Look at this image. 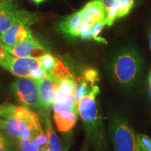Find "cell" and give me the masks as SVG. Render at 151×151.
Returning a JSON list of instances; mask_svg holds the SVG:
<instances>
[{
  "label": "cell",
  "mask_w": 151,
  "mask_h": 151,
  "mask_svg": "<svg viewBox=\"0 0 151 151\" xmlns=\"http://www.w3.org/2000/svg\"><path fill=\"white\" fill-rule=\"evenodd\" d=\"M109 127L114 151H140L137 134L123 117L119 115L111 116Z\"/></svg>",
  "instance_id": "277c9868"
},
{
  "label": "cell",
  "mask_w": 151,
  "mask_h": 151,
  "mask_svg": "<svg viewBox=\"0 0 151 151\" xmlns=\"http://www.w3.org/2000/svg\"><path fill=\"white\" fill-rule=\"evenodd\" d=\"M0 65L17 77H32L41 67L39 58L16 57L8 53L0 61Z\"/></svg>",
  "instance_id": "52a82bcc"
},
{
  "label": "cell",
  "mask_w": 151,
  "mask_h": 151,
  "mask_svg": "<svg viewBox=\"0 0 151 151\" xmlns=\"http://www.w3.org/2000/svg\"><path fill=\"white\" fill-rule=\"evenodd\" d=\"M4 120L0 118V129H4Z\"/></svg>",
  "instance_id": "d4e9b609"
},
{
  "label": "cell",
  "mask_w": 151,
  "mask_h": 151,
  "mask_svg": "<svg viewBox=\"0 0 151 151\" xmlns=\"http://www.w3.org/2000/svg\"><path fill=\"white\" fill-rule=\"evenodd\" d=\"M39 118V116L36 113L32 118L29 119H22L11 116L4 120V129L9 137L15 138L17 140L20 139L25 128L30 122Z\"/></svg>",
  "instance_id": "7c38bea8"
},
{
  "label": "cell",
  "mask_w": 151,
  "mask_h": 151,
  "mask_svg": "<svg viewBox=\"0 0 151 151\" xmlns=\"http://www.w3.org/2000/svg\"><path fill=\"white\" fill-rule=\"evenodd\" d=\"M41 61V67H42L49 75L51 74L52 71L55 67L58 59L50 52L43 55L39 57Z\"/></svg>",
  "instance_id": "9a60e30c"
},
{
  "label": "cell",
  "mask_w": 151,
  "mask_h": 151,
  "mask_svg": "<svg viewBox=\"0 0 151 151\" xmlns=\"http://www.w3.org/2000/svg\"><path fill=\"white\" fill-rule=\"evenodd\" d=\"M149 84H150V92H151V71H150V77H149Z\"/></svg>",
  "instance_id": "83f0119b"
},
{
  "label": "cell",
  "mask_w": 151,
  "mask_h": 151,
  "mask_svg": "<svg viewBox=\"0 0 151 151\" xmlns=\"http://www.w3.org/2000/svg\"><path fill=\"white\" fill-rule=\"evenodd\" d=\"M34 2H35L37 4H41V2H43V1H44L45 0H32Z\"/></svg>",
  "instance_id": "484cf974"
},
{
  "label": "cell",
  "mask_w": 151,
  "mask_h": 151,
  "mask_svg": "<svg viewBox=\"0 0 151 151\" xmlns=\"http://www.w3.org/2000/svg\"><path fill=\"white\" fill-rule=\"evenodd\" d=\"M32 141L37 146L41 148L43 146H46L48 144V138L47 136L46 132H44L43 129L39 130L38 133L32 139Z\"/></svg>",
  "instance_id": "ac0fdd59"
},
{
  "label": "cell",
  "mask_w": 151,
  "mask_h": 151,
  "mask_svg": "<svg viewBox=\"0 0 151 151\" xmlns=\"http://www.w3.org/2000/svg\"><path fill=\"white\" fill-rule=\"evenodd\" d=\"M98 22L106 24V15L99 0H92L81 10L61 20L57 29L63 35L89 40L92 39V27Z\"/></svg>",
  "instance_id": "6da1fadb"
},
{
  "label": "cell",
  "mask_w": 151,
  "mask_h": 151,
  "mask_svg": "<svg viewBox=\"0 0 151 151\" xmlns=\"http://www.w3.org/2000/svg\"><path fill=\"white\" fill-rule=\"evenodd\" d=\"M48 76H49L48 73H47L42 67H40L38 70L35 71V73H34L33 76L31 77V78L36 79V80H39V79L46 78V77Z\"/></svg>",
  "instance_id": "7402d4cb"
},
{
  "label": "cell",
  "mask_w": 151,
  "mask_h": 151,
  "mask_svg": "<svg viewBox=\"0 0 151 151\" xmlns=\"http://www.w3.org/2000/svg\"><path fill=\"white\" fill-rule=\"evenodd\" d=\"M1 1H0V2H1Z\"/></svg>",
  "instance_id": "f546056e"
},
{
  "label": "cell",
  "mask_w": 151,
  "mask_h": 151,
  "mask_svg": "<svg viewBox=\"0 0 151 151\" xmlns=\"http://www.w3.org/2000/svg\"><path fill=\"white\" fill-rule=\"evenodd\" d=\"M149 46H150V49L151 51V31L150 32V35H149Z\"/></svg>",
  "instance_id": "4316f807"
},
{
  "label": "cell",
  "mask_w": 151,
  "mask_h": 151,
  "mask_svg": "<svg viewBox=\"0 0 151 151\" xmlns=\"http://www.w3.org/2000/svg\"><path fill=\"white\" fill-rule=\"evenodd\" d=\"M32 24L29 22H18L11 26L8 29L0 34L2 43L6 46H13L26 39L32 37L30 29Z\"/></svg>",
  "instance_id": "9c48e42d"
},
{
  "label": "cell",
  "mask_w": 151,
  "mask_h": 151,
  "mask_svg": "<svg viewBox=\"0 0 151 151\" xmlns=\"http://www.w3.org/2000/svg\"><path fill=\"white\" fill-rule=\"evenodd\" d=\"M0 151H17L14 143L1 132H0Z\"/></svg>",
  "instance_id": "d6986e66"
},
{
  "label": "cell",
  "mask_w": 151,
  "mask_h": 151,
  "mask_svg": "<svg viewBox=\"0 0 151 151\" xmlns=\"http://www.w3.org/2000/svg\"><path fill=\"white\" fill-rule=\"evenodd\" d=\"M18 144L20 151H40V148L35 144L32 139L23 141Z\"/></svg>",
  "instance_id": "ffe728a7"
},
{
  "label": "cell",
  "mask_w": 151,
  "mask_h": 151,
  "mask_svg": "<svg viewBox=\"0 0 151 151\" xmlns=\"http://www.w3.org/2000/svg\"><path fill=\"white\" fill-rule=\"evenodd\" d=\"M9 52L7 51V49L6 48L4 44H0V61L4 59V58L8 54Z\"/></svg>",
  "instance_id": "603a6c76"
},
{
  "label": "cell",
  "mask_w": 151,
  "mask_h": 151,
  "mask_svg": "<svg viewBox=\"0 0 151 151\" xmlns=\"http://www.w3.org/2000/svg\"><path fill=\"white\" fill-rule=\"evenodd\" d=\"M106 15V24L111 26L117 20L116 14L120 0H99Z\"/></svg>",
  "instance_id": "4fadbf2b"
},
{
  "label": "cell",
  "mask_w": 151,
  "mask_h": 151,
  "mask_svg": "<svg viewBox=\"0 0 151 151\" xmlns=\"http://www.w3.org/2000/svg\"><path fill=\"white\" fill-rule=\"evenodd\" d=\"M41 108L49 109L53 104L55 92V81L51 75L39 80H37Z\"/></svg>",
  "instance_id": "8fae6325"
},
{
  "label": "cell",
  "mask_w": 151,
  "mask_h": 151,
  "mask_svg": "<svg viewBox=\"0 0 151 151\" xmlns=\"http://www.w3.org/2000/svg\"><path fill=\"white\" fill-rule=\"evenodd\" d=\"M78 113L65 109L53 108V118L58 130L68 132L73 129L78 119Z\"/></svg>",
  "instance_id": "30bf717a"
},
{
  "label": "cell",
  "mask_w": 151,
  "mask_h": 151,
  "mask_svg": "<svg viewBox=\"0 0 151 151\" xmlns=\"http://www.w3.org/2000/svg\"><path fill=\"white\" fill-rule=\"evenodd\" d=\"M99 91V86L93 85L90 91L78 101V111L90 143L96 150L104 151L107 144L103 118L97 102Z\"/></svg>",
  "instance_id": "7a4b0ae2"
},
{
  "label": "cell",
  "mask_w": 151,
  "mask_h": 151,
  "mask_svg": "<svg viewBox=\"0 0 151 151\" xmlns=\"http://www.w3.org/2000/svg\"><path fill=\"white\" fill-rule=\"evenodd\" d=\"M0 44H4V43H2V41H1V37H0Z\"/></svg>",
  "instance_id": "f1b7e54d"
},
{
  "label": "cell",
  "mask_w": 151,
  "mask_h": 151,
  "mask_svg": "<svg viewBox=\"0 0 151 151\" xmlns=\"http://www.w3.org/2000/svg\"><path fill=\"white\" fill-rule=\"evenodd\" d=\"M9 54L16 57L39 58L49 52L48 49L34 37L26 39L13 46H6Z\"/></svg>",
  "instance_id": "ba28073f"
},
{
  "label": "cell",
  "mask_w": 151,
  "mask_h": 151,
  "mask_svg": "<svg viewBox=\"0 0 151 151\" xmlns=\"http://www.w3.org/2000/svg\"><path fill=\"white\" fill-rule=\"evenodd\" d=\"M143 70L140 53L133 48H124L113 56L108 66L112 80L122 88H130L137 83Z\"/></svg>",
  "instance_id": "3957f363"
},
{
  "label": "cell",
  "mask_w": 151,
  "mask_h": 151,
  "mask_svg": "<svg viewBox=\"0 0 151 151\" xmlns=\"http://www.w3.org/2000/svg\"><path fill=\"white\" fill-rule=\"evenodd\" d=\"M38 17L35 13L19 9L14 0H3L0 2V34L18 22H29L33 24Z\"/></svg>",
  "instance_id": "8992f818"
},
{
  "label": "cell",
  "mask_w": 151,
  "mask_h": 151,
  "mask_svg": "<svg viewBox=\"0 0 151 151\" xmlns=\"http://www.w3.org/2000/svg\"><path fill=\"white\" fill-rule=\"evenodd\" d=\"M83 78L91 84H96V83L99 81L98 72L94 69H86L84 71Z\"/></svg>",
  "instance_id": "44dd1931"
},
{
  "label": "cell",
  "mask_w": 151,
  "mask_h": 151,
  "mask_svg": "<svg viewBox=\"0 0 151 151\" xmlns=\"http://www.w3.org/2000/svg\"><path fill=\"white\" fill-rule=\"evenodd\" d=\"M40 151H53V150H52L51 148H50V147L49 146L48 144V145H46V146H43V148H40Z\"/></svg>",
  "instance_id": "cb8c5ba5"
},
{
  "label": "cell",
  "mask_w": 151,
  "mask_h": 151,
  "mask_svg": "<svg viewBox=\"0 0 151 151\" xmlns=\"http://www.w3.org/2000/svg\"><path fill=\"white\" fill-rule=\"evenodd\" d=\"M46 133L48 138V146L53 151H65L60 142V139L54 131L53 127L48 117L46 118Z\"/></svg>",
  "instance_id": "5bb4252c"
},
{
  "label": "cell",
  "mask_w": 151,
  "mask_h": 151,
  "mask_svg": "<svg viewBox=\"0 0 151 151\" xmlns=\"http://www.w3.org/2000/svg\"><path fill=\"white\" fill-rule=\"evenodd\" d=\"M137 141L140 151H151V139L143 134H137Z\"/></svg>",
  "instance_id": "e0dca14e"
},
{
  "label": "cell",
  "mask_w": 151,
  "mask_h": 151,
  "mask_svg": "<svg viewBox=\"0 0 151 151\" xmlns=\"http://www.w3.org/2000/svg\"><path fill=\"white\" fill-rule=\"evenodd\" d=\"M93 85L95 84H91L86 81L83 77L80 78L78 82H77L76 88V92L75 95L77 101H78L81 98L84 97L86 94H87L90 91Z\"/></svg>",
  "instance_id": "2e32d148"
},
{
  "label": "cell",
  "mask_w": 151,
  "mask_h": 151,
  "mask_svg": "<svg viewBox=\"0 0 151 151\" xmlns=\"http://www.w3.org/2000/svg\"><path fill=\"white\" fill-rule=\"evenodd\" d=\"M12 92L21 106L31 110L41 108L37 81L31 77H18L11 85Z\"/></svg>",
  "instance_id": "5b68a950"
}]
</instances>
